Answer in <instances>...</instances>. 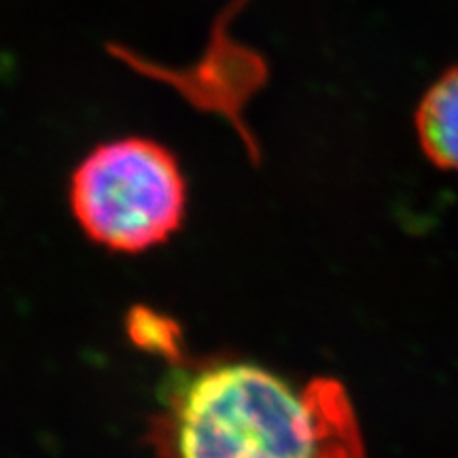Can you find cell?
I'll return each mask as SVG.
<instances>
[{
	"mask_svg": "<svg viewBox=\"0 0 458 458\" xmlns=\"http://www.w3.org/2000/svg\"><path fill=\"white\" fill-rule=\"evenodd\" d=\"M153 442L162 458H365L357 414L340 382L295 385L242 360L172 377Z\"/></svg>",
	"mask_w": 458,
	"mask_h": 458,
	"instance_id": "6da1fadb",
	"label": "cell"
},
{
	"mask_svg": "<svg viewBox=\"0 0 458 458\" xmlns=\"http://www.w3.org/2000/svg\"><path fill=\"white\" fill-rule=\"evenodd\" d=\"M71 208L91 242L145 253L185 221L187 181L170 148L142 136L102 142L71 176Z\"/></svg>",
	"mask_w": 458,
	"mask_h": 458,
	"instance_id": "7a4b0ae2",
	"label": "cell"
},
{
	"mask_svg": "<svg viewBox=\"0 0 458 458\" xmlns=\"http://www.w3.org/2000/svg\"><path fill=\"white\" fill-rule=\"evenodd\" d=\"M416 130L427 157L458 174V68L427 91L416 113Z\"/></svg>",
	"mask_w": 458,
	"mask_h": 458,
	"instance_id": "3957f363",
	"label": "cell"
}]
</instances>
